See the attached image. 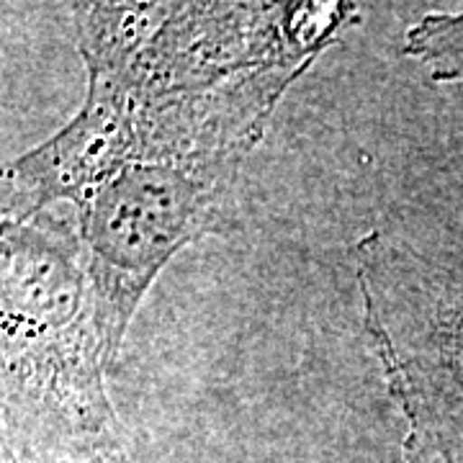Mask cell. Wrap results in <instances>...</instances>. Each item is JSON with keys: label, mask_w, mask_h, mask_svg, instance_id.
<instances>
[{"label": "cell", "mask_w": 463, "mask_h": 463, "mask_svg": "<svg viewBox=\"0 0 463 463\" xmlns=\"http://www.w3.org/2000/svg\"><path fill=\"white\" fill-rule=\"evenodd\" d=\"M114 364L75 212L0 216V420L21 463L121 450Z\"/></svg>", "instance_id": "obj_1"}, {"label": "cell", "mask_w": 463, "mask_h": 463, "mask_svg": "<svg viewBox=\"0 0 463 463\" xmlns=\"http://www.w3.org/2000/svg\"><path fill=\"white\" fill-rule=\"evenodd\" d=\"M240 170L191 163H132L72 206L99 325L118 358L132 317L185 245L219 230Z\"/></svg>", "instance_id": "obj_2"}, {"label": "cell", "mask_w": 463, "mask_h": 463, "mask_svg": "<svg viewBox=\"0 0 463 463\" xmlns=\"http://www.w3.org/2000/svg\"><path fill=\"white\" fill-rule=\"evenodd\" d=\"M0 463H21L16 448L11 443V435H8L5 425H3V420H0Z\"/></svg>", "instance_id": "obj_3"}, {"label": "cell", "mask_w": 463, "mask_h": 463, "mask_svg": "<svg viewBox=\"0 0 463 463\" xmlns=\"http://www.w3.org/2000/svg\"><path fill=\"white\" fill-rule=\"evenodd\" d=\"M50 463H129L124 458L121 450H109V453H99L90 458H75V461H50Z\"/></svg>", "instance_id": "obj_4"}]
</instances>
